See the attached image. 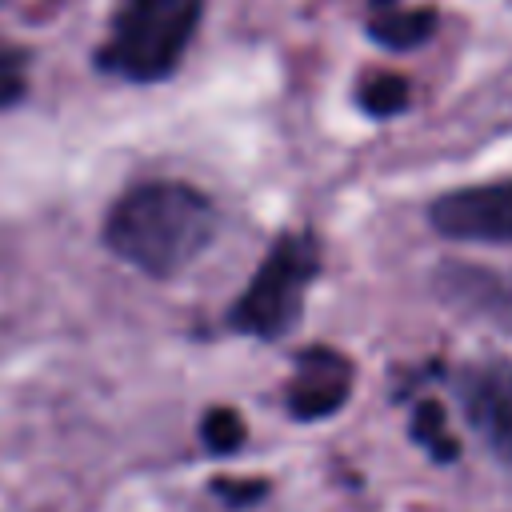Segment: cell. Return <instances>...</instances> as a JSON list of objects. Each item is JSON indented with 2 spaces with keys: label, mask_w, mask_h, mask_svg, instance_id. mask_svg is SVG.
<instances>
[{
  "label": "cell",
  "mask_w": 512,
  "mask_h": 512,
  "mask_svg": "<svg viewBox=\"0 0 512 512\" xmlns=\"http://www.w3.org/2000/svg\"><path fill=\"white\" fill-rule=\"evenodd\" d=\"M216 232L220 212L212 196L184 180H144L104 216L108 252L156 280H168L200 260Z\"/></svg>",
  "instance_id": "6da1fadb"
},
{
  "label": "cell",
  "mask_w": 512,
  "mask_h": 512,
  "mask_svg": "<svg viewBox=\"0 0 512 512\" xmlns=\"http://www.w3.org/2000/svg\"><path fill=\"white\" fill-rule=\"evenodd\" d=\"M200 20L204 0H116L96 68L132 84L168 80L184 64Z\"/></svg>",
  "instance_id": "7a4b0ae2"
},
{
  "label": "cell",
  "mask_w": 512,
  "mask_h": 512,
  "mask_svg": "<svg viewBox=\"0 0 512 512\" xmlns=\"http://www.w3.org/2000/svg\"><path fill=\"white\" fill-rule=\"evenodd\" d=\"M324 248L312 232H284L256 264L252 280L228 308V328L256 336V340H280L288 336L304 316V296L320 280Z\"/></svg>",
  "instance_id": "3957f363"
},
{
  "label": "cell",
  "mask_w": 512,
  "mask_h": 512,
  "mask_svg": "<svg viewBox=\"0 0 512 512\" xmlns=\"http://www.w3.org/2000/svg\"><path fill=\"white\" fill-rule=\"evenodd\" d=\"M452 396L464 424L512 472V360L484 356L452 372Z\"/></svg>",
  "instance_id": "277c9868"
},
{
  "label": "cell",
  "mask_w": 512,
  "mask_h": 512,
  "mask_svg": "<svg viewBox=\"0 0 512 512\" xmlns=\"http://www.w3.org/2000/svg\"><path fill=\"white\" fill-rule=\"evenodd\" d=\"M428 224L460 244H512V176L440 192L428 204Z\"/></svg>",
  "instance_id": "5b68a950"
},
{
  "label": "cell",
  "mask_w": 512,
  "mask_h": 512,
  "mask_svg": "<svg viewBox=\"0 0 512 512\" xmlns=\"http://www.w3.org/2000/svg\"><path fill=\"white\" fill-rule=\"evenodd\" d=\"M352 380H356V368L348 356H340L336 348L312 344L296 356V372L284 388V408L296 420H324L344 408Z\"/></svg>",
  "instance_id": "8992f818"
},
{
  "label": "cell",
  "mask_w": 512,
  "mask_h": 512,
  "mask_svg": "<svg viewBox=\"0 0 512 512\" xmlns=\"http://www.w3.org/2000/svg\"><path fill=\"white\" fill-rule=\"evenodd\" d=\"M436 288L456 308L484 316L500 328H512V272L472 268V264H444L436 268Z\"/></svg>",
  "instance_id": "52a82bcc"
},
{
  "label": "cell",
  "mask_w": 512,
  "mask_h": 512,
  "mask_svg": "<svg viewBox=\"0 0 512 512\" xmlns=\"http://www.w3.org/2000/svg\"><path fill=\"white\" fill-rule=\"evenodd\" d=\"M436 8H416L404 0H368V36L392 52L420 48L436 36Z\"/></svg>",
  "instance_id": "ba28073f"
},
{
  "label": "cell",
  "mask_w": 512,
  "mask_h": 512,
  "mask_svg": "<svg viewBox=\"0 0 512 512\" xmlns=\"http://www.w3.org/2000/svg\"><path fill=\"white\" fill-rule=\"evenodd\" d=\"M356 100H360V108H364L368 116H396V112L408 108L412 88H408V80L396 76V72H368V76L360 80V88H356Z\"/></svg>",
  "instance_id": "9c48e42d"
},
{
  "label": "cell",
  "mask_w": 512,
  "mask_h": 512,
  "mask_svg": "<svg viewBox=\"0 0 512 512\" xmlns=\"http://www.w3.org/2000/svg\"><path fill=\"white\" fill-rule=\"evenodd\" d=\"M412 440L420 448H428V456H436V460L460 456V444H456V436H448V416L436 400H420L412 408Z\"/></svg>",
  "instance_id": "30bf717a"
},
{
  "label": "cell",
  "mask_w": 512,
  "mask_h": 512,
  "mask_svg": "<svg viewBox=\"0 0 512 512\" xmlns=\"http://www.w3.org/2000/svg\"><path fill=\"white\" fill-rule=\"evenodd\" d=\"M28 48L24 44H12V40H0V112L20 104L24 92H28Z\"/></svg>",
  "instance_id": "8fae6325"
},
{
  "label": "cell",
  "mask_w": 512,
  "mask_h": 512,
  "mask_svg": "<svg viewBox=\"0 0 512 512\" xmlns=\"http://www.w3.org/2000/svg\"><path fill=\"white\" fill-rule=\"evenodd\" d=\"M200 436H204V444H208L216 456L236 452V448L244 444V420H240L232 408H212V412L204 416V424H200Z\"/></svg>",
  "instance_id": "7c38bea8"
}]
</instances>
